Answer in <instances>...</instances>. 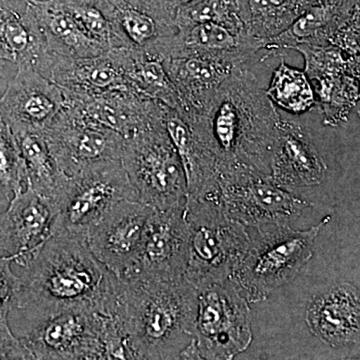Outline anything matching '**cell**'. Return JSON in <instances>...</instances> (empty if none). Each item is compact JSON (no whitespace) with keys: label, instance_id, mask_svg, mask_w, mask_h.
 I'll return each mask as SVG.
<instances>
[{"label":"cell","instance_id":"7a4b0ae2","mask_svg":"<svg viewBox=\"0 0 360 360\" xmlns=\"http://www.w3.org/2000/svg\"><path fill=\"white\" fill-rule=\"evenodd\" d=\"M22 267L15 309L37 321L71 307L112 311L118 277L94 257L85 238L51 234Z\"/></svg>","mask_w":360,"mask_h":360},{"label":"cell","instance_id":"5b68a950","mask_svg":"<svg viewBox=\"0 0 360 360\" xmlns=\"http://www.w3.org/2000/svg\"><path fill=\"white\" fill-rule=\"evenodd\" d=\"M329 220L328 215L305 231L290 224L248 227L250 241L231 276L248 302H264L297 276L311 258L315 239Z\"/></svg>","mask_w":360,"mask_h":360},{"label":"cell","instance_id":"2e32d148","mask_svg":"<svg viewBox=\"0 0 360 360\" xmlns=\"http://www.w3.org/2000/svg\"><path fill=\"white\" fill-rule=\"evenodd\" d=\"M63 105L65 94L58 84L34 68L18 66L0 97V115L11 127L45 129Z\"/></svg>","mask_w":360,"mask_h":360},{"label":"cell","instance_id":"ffe728a7","mask_svg":"<svg viewBox=\"0 0 360 360\" xmlns=\"http://www.w3.org/2000/svg\"><path fill=\"white\" fill-rule=\"evenodd\" d=\"M305 321L310 333L328 347L359 345V288L350 283H341L315 295L307 305Z\"/></svg>","mask_w":360,"mask_h":360},{"label":"cell","instance_id":"f1b7e54d","mask_svg":"<svg viewBox=\"0 0 360 360\" xmlns=\"http://www.w3.org/2000/svg\"><path fill=\"white\" fill-rule=\"evenodd\" d=\"M243 30L267 40L281 34L310 6L309 0H236Z\"/></svg>","mask_w":360,"mask_h":360},{"label":"cell","instance_id":"83f0119b","mask_svg":"<svg viewBox=\"0 0 360 360\" xmlns=\"http://www.w3.org/2000/svg\"><path fill=\"white\" fill-rule=\"evenodd\" d=\"M110 52L130 89L168 108L180 110L179 94L161 59L127 47H115Z\"/></svg>","mask_w":360,"mask_h":360},{"label":"cell","instance_id":"cb8c5ba5","mask_svg":"<svg viewBox=\"0 0 360 360\" xmlns=\"http://www.w3.org/2000/svg\"><path fill=\"white\" fill-rule=\"evenodd\" d=\"M51 56L25 0H0V60L46 75Z\"/></svg>","mask_w":360,"mask_h":360},{"label":"cell","instance_id":"8992f818","mask_svg":"<svg viewBox=\"0 0 360 360\" xmlns=\"http://www.w3.org/2000/svg\"><path fill=\"white\" fill-rule=\"evenodd\" d=\"M188 262L184 278L196 290L229 278L250 241V229L231 219L212 200L186 198Z\"/></svg>","mask_w":360,"mask_h":360},{"label":"cell","instance_id":"4dcf8cb0","mask_svg":"<svg viewBox=\"0 0 360 360\" xmlns=\"http://www.w3.org/2000/svg\"><path fill=\"white\" fill-rule=\"evenodd\" d=\"M359 77L356 73H342L315 79L314 92L319 94L326 123L336 125L347 120L359 101Z\"/></svg>","mask_w":360,"mask_h":360},{"label":"cell","instance_id":"277c9868","mask_svg":"<svg viewBox=\"0 0 360 360\" xmlns=\"http://www.w3.org/2000/svg\"><path fill=\"white\" fill-rule=\"evenodd\" d=\"M20 340L33 359H131L117 319L89 307H71L41 317Z\"/></svg>","mask_w":360,"mask_h":360},{"label":"cell","instance_id":"7402d4cb","mask_svg":"<svg viewBox=\"0 0 360 360\" xmlns=\"http://www.w3.org/2000/svg\"><path fill=\"white\" fill-rule=\"evenodd\" d=\"M357 14L359 0H319L307 7L288 30L265 40L264 51L279 56L298 45H328Z\"/></svg>","mask_w":360,"mask_h":360},{"label":"cell","instance_id":"4fadbf2b","mask_svg":"<svg viewBox=\"0 0 360 360\" xmlns=\"http://www.w3.org/2000/svg\"><path fill=\"white\" fill-rule=\"evenodd\" d=\"M153 212L139 200L118 201L89 231L90 251L115 276L124 277L134 267Z\"/></svg>","mask_w":360,"mask_h":360},{"label":"cell","instance_id":"8d00e7d4","mask_svg":"<svg viewBox=\"0 0 360 360\" xmlns=\"http://www.w3.org/2000/svg\"><path fill=\"white\" fill-rule=\"evenodd\" d=\"M4 61L0 60V77H2V70H4Z\"/></svg>","mask_w":360,"mask_h":360},{"label":"cell","instance_id":"ba28073f","mask_svg":"<svg viewBox=\"0 0 360 360\" xmlns=\"http://www.w3.org/2000/svg\"><path fill=\"white\" fill-rule=\"evenodd\" d=\"M120 161L141 202L155 210L186 203L184 167L162 120L125 137Z\"/></svg>","mask_w":360,"mask_h":360},{"label":"cell","instance_id":"9c48e42d","mask_svg":"<svg viewBox=\"0 0 360 360\" xmlns=\"http://www.w3.org/2000/svg\"><path fill=\"white\" fill-rule=\"evenodd\" d=\"M139 200L122 161L99 163L68 176L56 205L51 234L87 238L92 227L118 201Z\"/></svg>","mask_w":360,"mask_h":360},{"label":"cell","instance_id":"1f68e13d","mask_svg":"<svg viewBox=\"0 0 360 360\" xmlns=\"http://www.w3.org/2000/svg\"><path fill=\"white\" fill-rule=\"evenodd\" d=\"M208 22L245 32L238 18L236 0H187L175 9L174 25L177 30Z\"/></svg>","mask_w":360,"mask_h":360},{"label":"cell","instance_id":"e575fe53","mask_svg":"<svg viewBox=\"0 0 360 360\" xmlns=\"http://www.w3.org/2000/svg\"><path fill=\"white\" fill-rule=\"evenodd\" d=\"M13 262V255L0 257V354L13 349L18 341L8 324V314L15 309L20 286V276L11 269Z\"/></svg>","mask_w":360,"mask_h":360},{"label":"cell","instance_id":"44dd1931","mask_svg":"<svg viewBox=\"0 0 360 360\" xmlns=\"http://www.w3.org/2000/svg\"><path fill=\"white\" fill-rule=\"evenodd\" d=\"M162 122L184 167L187 198L214 200L219 189L217 162L181 110L165 106Z\"/></svg>","mask_w":360,"mask_h":360},{"label":"cell","instance_id":"74e56055","mask_svg":"<svg viewBox=\"0 0 360 360\" xmlns=\"http://www.w3.org/2000/svg\"><path fill=\"white\" fill-rule=\"evenodd\" d=\"M186 1H187V0H179V4H182V2H186Z\"/></svg>","mask_w":360,"mask_h":360},{"label":"cell","instance_id":"5bb4252c","mask_svg":"<svg viewBox=\"0 0 360 360\" xmlns=\"http://www.w3.org/2000/svg\"><path fill=\"white\" fill-rule=\"evenodd\" d=\"M63 94L66 108L124 139L161 122L165 106L132 89L112 90L92 96L66 91Z\"/></svg>","mask_w":360,"mask_h":360},{"label":"cell","instance_id":"8fae6325","mask_svg":"<svg viewBox=\"0 0 360 360\" xmlns=\"http://www.w3.org/2000/svg\"><path fill=\"white\" fill-rule=\"evenodd\" d=\"M44 132L54 160L68 176L122 158V135L65 105Z\"/></svg>","mask_w":360,"mask_h":360},{"label":"cell","instance_id":"ac0fdd59","mask_svg":"<svg viewBox=\"0 0 360 360\" xmlns=\"http://www.w3.org/2000/svg\"><path fill=\"white\" fill-rule=\"evenodd\" d=\"M112 25L113 47L139 49L162 60L176 33L174 14L156 11L139 0H101Z\"/></svg>","mask_w":360,"mask_h":360},{"label":"cell","instance_id":"484cf974","mask_svg":"<svg viewBox=\"0 0 360 360\" xmlns=\"http://www.w3.org/2000/svg\"><path fill=\"white\" fill-rule=\"evenodd\" d=\"M45 77L63 91L75 94L92 96L112 90L131 89L110 51L82 58L51 56Z\"/></svg>","mask_w":360,"mask_h":360},{"label":"cell","instance_id":"3957f363","mask_svg":"<svg viewBox=\"0 0 360 360\" xmlns=\"http://www.w3.org/2000/svg\"><path fill=\"white\" fill-rule=\"evenodd\" d=\"M198 290L186 278L134 281L118 277L111 315L127 338L131 359H179L193 340Z\"/></svg>","mask_w":360,"mask_h":360},{"label":"cell","instance_id":"7c38bea8","mask_svg":"<svg viewBox=\"0 0 360 360\" xmlns=\"http://www.w3.org/2000/svg\"><path fill=\"white\" fill-rule=\"evenodd\" d=\"M184 205L151 214L139 255L122 278L134 281H176L184 277L188 262L189 232Z\"/></svg>","mask_w":360,"mask_h":360},{"label":"cell","instance_id":"9a60e30c","mask_svg":"<svg viewBox=\"0 0 360 360\" xmlns=\"http://www.w3.org/2000/svg\"><path fill=\"white\" fill-rule=\"evenodd\" d=\"M9 201L0 215V251L13 255L14 262L23 266L51 236L56 207L28 184Z\"/></svg>","mask_w":360,"mask_h":360},{"label":"cell","instance_id":"d6986e66","mask_svg":"<svg viewBox=\"0 0 360 360\" xmlns=\"http://www.w3.org/2000/svg\"><path fill=\"white\" fill-rule=\"evenodd\" d=\"M328 167L302 125L281 120L271 150L269 176L277 186H314L326 179Z\"/></svg>","mask_w":360,"mask_h":360},{"label":"cell","instance_id":"6da1fadb","mask_svg":"<svg viewBox=\"0 0 360 360\" xmlns=\"http://www.w3.org/2000/svg\"><path fill=\"white\" fill-rule=\"evenodd\" d=\"M252 66L236 68L205 110L193 115L184 111L214 158L219 179L243 172L270 174L281 118Z\"/></svg>","mask_w":360,"mask_h":360},{"label":"cell","instance_id":"d4e9b609","mask_svg":"<svg viewBox=\"0 0 360 360\" xmlns=\"http://www.w3.org/2000/svg\"><path fill=\"white\" fill-rule=\"evenodd\" d=\"M25 6L51 56L82 58L108 51L80 27L58 0H25Z\"/></svg>","mask_w":360,"mask_h":360},{"label":"cell","instance_id":"603a6c76","mask_svg":"<svg viewBox=\"0 0 360 360\" xmlns=\"http://www.w3.org/2000/svg\"><path fill=\"white\" fill-rule=\"evenodd\" d=\"M162 63L179 94L180 110L188 115L205 110L222 82L239 68L220 59L195 54L163 59Z\"/></svg>","mask_w":360,"mask_h":360},{"label":"cell","instance_id":"d590c367","mask_svg":"<svg viewBox=\"0 0 360 360\" xmlns=\"http://www.w3.org/2000/svg\"><path fill=\"white\" fill-rule=\"evenodd\" d=\"M139 1L158 11L172 14H175V9L179 4V0H139Z\"/></svg>","mask_w":360,"mask_h":360},{"label":"cell","instance_id":"e0dca14e","mask_svg":"<svg viewBox=\"0 0 360 360\" xmlns=\"http://www.w3.org/2000/svg\"><path fill=\"white\" fill-rule=\"evenodd\" d=\"M264 42L243 30L219 23H202L177 30L165 59L195 54L220 59L236 68L255 65L271 56L266 51L260 54L264 51Z\"/></svg>","mask_w":360,"mask_h":360},{"label":"cell","instance_id":"836d02e7","mask_svg":"<svg viewBox=\"0 0 360 360\" xmlns=\"http://www.w3.org/2000/svg\"><path fill=\"white\" fill-rule=\"evenodd\" d=\"M91 39L110 51L113 47L112 25L101 0H58Z\"/></svg>","mask_w":360,"mask_h":360},{"label":"cell","instance_id":"f546056e","mask_svg":"<svg viewBox=\"0 0 360 360\" xmlns=\"http://www.w3.org/2000/svg\"><path fill=\"white\" fill-rule=\"evenodd\" d=\"M265 92L274 105L296 115L305 112L316 103L314 89L307 73L290 68L284 61L274 70Z\"/></svg>","mask_w":360,"mask_h":360},{"label":"cell","instance_id":"30bf717a","mask_svg":"<svg viewBox=\"0 0 360 360\" xmlns=\"http://www.w3.org/2000/svg\"><path fill=\"white\" fill-rule=\"evenodd\" d=\"M213 200L231 219L248 227L290 224L311 205L277 186L269 175L255 172L221 177Z\"/></svg>","mask_w":360,"mask_h":360},{"label":"cell","instance_id":"d6a6232c","mask_svg":"<svg viewBox=\"0 0 360 360\" xmlns=\"http://www.w3.org/2000/svg\"><path fill=\"white\" fill-rule=\"evenodd\" d=\"M27 184L25 165L13 130L0 115V191L11 200Z\"/></svg>","mask_w":360,"mask_h":360},{"label":"cell","instance_id":"4316f807","mask_svg":"<svg viewBox=\"0 0 360 360\" xmlns=\"http://www.w3.org/2000/svg\"><path fill=\"white\" fill-rule=\"evenodd\" d=\"M11 129L25 162L28 186L56 207L68 176L54 160L44 129L23 127Z\"/></svg>","mask_w":360,"mask_h":360},{"label":"cell","instance_id":"52a82bcc","mask_svg":"<svg viewBox=\"0 0 360 360\" xmlns=\"http://www.w3.org/2000/svg\"><path fill=\"white\" fill-rule=\"evenodd\" d=\"M251 341L250 302L231 277L198 290L193 340L179 359H233Z\"/></svg>","mask_w":360,"mask_h":360}]
</instances>
